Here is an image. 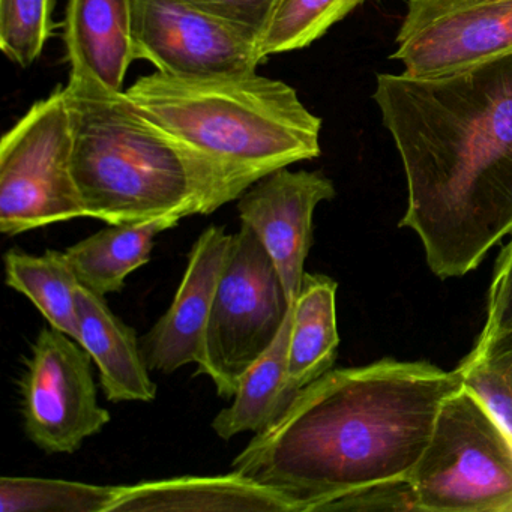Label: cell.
Instances as JSON below:
<instances>
[{
    "label": "cell",
    "instance_id": "8fae6325",
    "mask_svg": "<svg viewBox=\"0 0 512 512\" xmlns=\"http://www.w3.org/2000/svg\"><path fill=\"white\" fill-rule=\"evenodd\" d=\"M335 197L331 179L289 167L265 176L239 197L241 224L253 230L277 266L287 299L295 304L313 244L317 206Z\"/></svg>",
    "mask_w": 512,
    "mask_h": 512
},
{
    "label": "cell",
    "instance_id": "9c48e42d",
    "mask_svg": "<svg viewBox=\"0 0 512 512\" xmlns=\"http://www.w3.org/2000/svg\"><path fill=\"white\" fill-rule=\"evenodd\" d=\"M404 74L440 77L512 55V0H409L398 31Z\"/></svg>",
    "mask_w": 512,
    "mask_h": 512
},
{
    "label": "cell",
    "instance_id": "cb8c5ba5",
    "mask_svg": "<svg viewBox=\"0 0 512 512\" xmlns=\"http://www.w3.org/2000/svg\"><path fill=\"white\" fill-rule=\"evenodd\" d=\"M197 10L227 20L260 38L275 0H181Z\"/></svg>",
    "mask_w": 512,
    "mask_h": 512
},
{
    "label": "cell",
    "instance_id": "44dd1931",
    "mask_svg": "<svg viewBox=\"0 0 512 512\" xmlns=\"http://www.w3.org/2000/svg\"><path fill=\"white\" fill-rule=\"evenodd\" d=\"M365 0H275L259 38L263 61L269 56L305 49Z\"/></svg>",
    "mask_w": 512,
    "mask_h": 512
},
{
    "label": "cell",
    "instance_id": "7c38bea8",
    "mask_svg": "<svg viewBox=\"0 0 512 512\" xmlns=\"http://www.w3.org/2000/svg\"><path fill=\"white\" fill-rule=\"evenodd\" d=\"M230 239L232 235L223 226H209L194 242L172 305L140 341L149 370L170 374L202 361L206 329Z\"/></svg>",
    "mask_w": 512,
    "mask_h": 512
},
{
    "label": "cell",
    "instance_id": "277c9868",
    "mask_svg": "<svg viewBox=\"0 0 512 512\" xmlns=\"http://www.w3.org/2000/svg\"><path fill=\"white\" fill-rule=\"evenodd\" d=\"M125 95L146 118L223 169L242 193L320 155L322 119L292 86L256 71L197 79L157 71Z\"/></svg>",
    "mask_w": 512,
    "mask_h": 512
},
{
    "label": "cell",
    "instance_id": "2e32d148",
    "mask_svg": "<svg viewBox=\"0 0 512 512\" xmlns=\"http://www.w3.org/2000/svg\"><path fill=\"white\" fill-rule=\"evenodd\" d=\"M181 214H167L140 223L109 224L65 250L82 286L101 296L124 289L128 275L151 259L155 238L178 226Z\"/></svg>",
    "mask_w": 512,
    "mask_h": 512
},
{
    "label": "cell",
    "instance_id": "7402d4cb",
    "mask_svg": "<svg viewBox=\"0 0 512 512\" xmlns=\"http://www.w3.org/2000/svg\"><path fill=\"white\" fill-rule=\"evenodd\" d=\"M55 0H0V49L10 61L34 64L53 29Z\"/></svg>",
    "mask_w": 512,
    "mask_h": 512
},
{
    "label": "cell",
    "instance_id": "ac0fdd59",
    "mask_svg": "<svg viewBox=\"0 0 512 512\" xmlns=\"http://www.w3.org/2000/svg\"><path fill=\"white\" fill-rule=\"evenodd\" d=\"M292 320L293 305L272 346L241 377L232 404L215 416L212 428L220 439L260 433L292 403L287 376Z\"/></svg>",
    "mask_w": 512,
    "mask_h": 512
},
{
    "label": "cell",
    "instance_id": "3957f363",
    "mask_svg": "<svg viewBox=\"0 0 512 512\" xmlns=\"http://www.w3.org/2000/svg\"><path fill=\"white\" fill-rule=\"evenodd\" d=\"M65 92L85 217L127 224L209 215L244 194L217 164L146 118L125 92L73 79Z\"/></svg>",
    "mask_w": 512,
    "mask_h": 512
},
{
    "label": "cell",
    "instance_id": "e0dca14e",
    "mask_svg": "<svg viewBox=\"0 0 512 512\" xmlns=\"http://www.w3.org/2000/svg\"><path fill=\"white\" fill-rule=\"evenodd\" d=\"M337 289L332 278L305 272L301 292L293 304L290 332L287 376L293 397L334 367L340 344Z\"/></svg>",
    "mask_w": 512,
    "mask_h": 512
},
{
    "label": "cell",
    "instance_id": "7a4b0ae2",
    "mask_svg": "<svg viewBox=\"0 0 512 512\" xmlns=\"http://www.w3.org/2000/svg\"><path fill=\"white\" fill-rule=\"evenodd\" d=\"M460 365L385 358L329 370L302 388L236 455L235 472L283 494L295 512L332 511L376 488L409 482Z\"/></svg>",
    "mask_w": 512,
    "mask_h": 512
},
{
    "label": "cell",
    "instance_id": "30bf717a",
    "mask_svg": "<svg viewBox=\"0 0 512 512\" xmlns=\"http://www.w3.org/2000/svg\"><path fill=\"white\" fill-rule=\"evenodd\" d=\"M136 61L166 76H233L254 73L263 62L259 37L181 0H136Z\"/></svg>",
    "mask_w": 512,
    "mask_h": 512
},
{
    "label": "cell",
    "instance_id": "4fadbf2b",
    "mask_svg": "<svg viewBox=\"0 0 512 512\" xmlns=\"http://www.w3.org/2000/svg\"><path fill=\"white\" fill-rule=\"evenodd\" d=\"M136 0H68L64 38L70 79L124 94L134 43Z\"/></svg>",
    "mask_w": 512,
    "mask_h": 512
},
{
    "label": "cell",
    "instance_id": "6da1fadb",
    "mask_svg": "<svg viewBox=\"0 0 512 512\" xmlns=\"http://www.w3.org/2000/svg\"><path fill=\"white\" fill-rule=\"evenodd\" d=\"M407 181L400 227L440 280L512 233V55L440 77L379 74L373 95Z\"/></svg>",
    "mask_w": 512,
    "mask_h": 512
},
{
    "label": "cell",
    "instance_id": "603a6c76",
    "mask_svg": "<svg viewBox=\"0 0 512 512\" xmlns=\"http://www.w3.org/2000/svg\"><path fill=\"white\" fill-rule=\"evenodd\" d=\"M509 331H512V241L497 259L488 293L487 319L475 346H485Z\"/></svg>",
    "mask_w": 512,
    "mask_h": 512
},
{
    "label": "cell",
    "instance_id": "5b68a950",
    "mask_svg": "<svg viewBox=\"0 0 512 512\" xmlns=\"http://www.w3.org/2000/svg\"><path fill=\"white\" fill-rule=\"evenodd\" d=\"M407 485L412 511L512 512V437L463 385L443 401Z\"/></svg>",
    "mask_w": 512,
    "mask_h": 512
},
{
    "label": "cell",
    "instance_id": "52a82bcc",
    "mask_svg": "<svg viewBox=\"0 0 512 512\" xmlns=\"http://www.w3.org/2000/svg\"><path fill=\"white\" fill-rule=\"evenodd\" d=\"M85 217L73 175L65 88L38 101L0 143V232L7 236Z\"/></svg>",
    "mask_w": 512,
    "mask_h": 512
},
{
    "label": "cell",
    "instance_id": "d6986e66",
    "mask_svg": "<svg viewBox=\"0 0 512 512\" xmlns=\"http://www.w3.org/2000/svg\"><path fill=\"white\" fill-rule=\"evenodd\" d=\"M7 286L25 295L50 326L79 343L77 290L82 286L65 251L47 250L41 256L13 248L4 256Z\"/></svg>",
    "mask_w": 512,
    "mask_h": 512
},
{
    "label": "cell",
    "instance_id": "5bb4252c",
    "mask_svg": "<svg viewBox=\"0 0 512 512\" xmlns=\"http://www.w3.org/2000/svg\"><path fill=\"white\" fill-rule=\"evenodd\" d=\"M109 512H295L277 491L233 470L122 485Z\"/></svg>",
    "mask_w": 512,
    "mask_h": 512
},
{
    "label": "cell",
    "instance_id": "8992f818",
    "mask_svg": "<svg viewBox=\"0 0 512 512\" xmlns=\"http://www.w3.org/2000/svg\"><path fill=\"white\" fill-rule=\"evenodd\" d=\"M290 304L277 266L253 230L232 233L197 373L233 398L245 371L272 346Z\"/></svg>",
    "mask_w": 512,
    "mask_h": 512
},
{
    "label": "cell",
    "instance_id": "9a60e30c",
    "mask_svg": "<svg viewBox=\"0 0 512 512\" xmlns=\"http://www.w3.org/2000/svg\"><path fill=\"white\" fill-rule=\"evenodd\" d=\"M79 344L98 368L101 388L112 403H151L157 398L136 331L113 313L104 296L88 287L77 290Z\"/></svg>",
    "mask_w": 512,
    "mask_h": 512
},
{
    "label": "cell",
    "instance_id": "ffe728a7",
    "mask_svg": "<svg viewBox=\"0 0 512 512\" xmlns=\"http://www.w3.org/2000/svg\"><path fill=\"white\" fill-rule=\"evenodd\" d=\"M122 485H95L65 479L2 476V512H109Z\"/></svg>",
    "mask_w": 512,
    "mask_h": 512
},
{
    "label": "cell",
    "instance_id": "ba28073f",
    "mask_svg": "<svg viewBox=\"0 0 512 512\" xmlns=\"http://www.w3.org/2000/svg\"><path fill=\"white\" fill-rule=\"evenodd\" d=\"M19 389L26 436L47 454H74L110 422L98 403L91 356L53 326L32 344Z\"/></svg>",
    "mask_w": 512,
    "mask_h": 512
}]
</instances>
